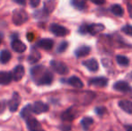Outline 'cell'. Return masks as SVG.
<instances>
[{
    "instance_id": "obj_1",
    "label": "cell",
    "mask_w": 132,
    "mask_h": 131,
    "mask_svg": "<svg viewBox=\"0 0 132 131\" xmlns=\"http://www.w3.org/2000/svg\"><path fill=\"white\" fill-rule=\"evenodd\" d=\"M31 77L40 85H48L53 81V75L50 70L46 69L44 66H38L31 70Z\"/></svg>"
},
{
    "instance_id": "obj_2",
    "label": "cell",
    "mask_w": 132,
    "mask_h": 131,
    "mask_svg": "<svg viewBox=\"0 0 132 131\" xmlns=\"http://www.w3.org/2000/svg\"><path fill=\"white\" fill-rule=\"evenodd\" d=\"M104 30V25L101 23H93L89 25H82L79 28V32L82 34L90 33L91 35H95Z\"/></svg>"
},
{
    "instance_id": "obj_3",
    "label": "cell",
    "mask_w": 132,
    "mask_h": 131,
    "mask_svg": "<svg viewBox=\"0 0 132 131\" xmlns=\"http://www.w3.org/2000/svg\"><path fill=\"white\" fill-rule=\"evenodd\" d=\"M28 14L23 9H17L13 14V23L15 25H22L28 21Z\"/></svg>"
},
{
    "instance_id": "obj_4",
    "label": "cell",
    "mask_w": 132,
    "mask_h": 131,
    "mask_svg": "<svg viewBox=\"0 0 132 131\" xmlns=\"http://www.w3.org/2000/svg\"><path fill=\"white\" fill-rule=\"evenodd\" d=\"M51 66L52 69L56 73L59 74V75H67L68 73V67L65 63L60 61H57V60H51Z\"/></svg>"
},
{
    "instance_id": "obj_5",
    "label": "cell",
    "mask_w": 132,
    "mask_h": 131,
    "mask_svg": "<svg viewBox=\"0 0 132 131\" xmlns=\"http://www.w3.org/2000/svg\"><path fill=\"white\" fill-rule=\"evenodd\" d=\"M51 32L53 33L54 35L57 37H64L69 33V31L66 28V27L62 26V25L57 24V23H52L50 27Z\"/></svg>"
},
{
    "instance_id": "obj_6",
    "label": "cell",
    "mask_w": 132,
    "mask_h": 131,
    "mask_svg": "<svg viewBox=\"0 0 132 131\" xmlns=\"http://www.w3.org/2000/svg\"><path fill=\"white\" fill-rule=\"evenodd\" d=\"M20 102H21V97H20V95L17 93H14L12 98L8 101V108L10 110V111L12 112L16 111L20 105Z\"/></svg>"
},
{
    "instance_id": "obj_7",
    "label": "cell",
    "mask_w": 132,
    "mask_h": 131,
    "mask_svg": "<svg viewBox=\"0 0 132 131\" xmlns=\"http://www.w3.org/2000/svg\"><path fill=\"white\" fill-rule=\"evenodd\" d=\"M113 88L116 91L121 92V93H129L132 91L131 86L129 85V83L125 82V81H118L113 84Z\"/></svg>"
},
{
    "instance_id": "obj_8",
    "label": "cell",
    "mask_w": 132,
    "mask_h": 131,
    "mask_svg": "<svg viewBox=\"0 0 132 131\" xmlns=\"http://www.w3.org/2000/svg\"><path fill=\"white\" fill-rule=\"evenodd\" d=\"M26 122L30 131H44L40 126V123L34 118L29 117L28 119H26Z\"/></svg>"
},
{
    "instance_id": "obj_9",
    "label": "cell",
    "mask_w": 132,
    "mask_h": 131,
    "mask_svg": "<svg viewBox=\"0 0 132 131\" xmlns=\"http://www.w3.org/2000/svg\"><path fill=\"white\" fill-rule=\"evenodd\" d=\"M31 107H32V112L36 114L43 113V112H47L49 110V106L42 101H36Z\"/></svg>"
},
{
    "instance_id": "obj_10",
    "label": "cell",
    "mask_w": 132,
    "mask_h": 131,
    "mask_svg": "<svg viewBox=\"0 0 132 131\" xmlns=\"http://www.w3.org/2000/svg\"><path fill=\"white\" fill-rule=\"evenodd\" d=\"M76 117H77V111H76L73 107L65 110L62 113V115H61V119L64 121H72L75 119Z\"/></svg>"
},
{
    "instance_id": "obj_11",
    "label": "cell",
    "mask_w": 132,
    "mask_h": 131,
    "mask_svg": "<svg viewBox=\"0 0 132 131\" xmlns=\"http://www.w3.org/2000/svg\"><path fill=\"white\" fill-rule=\"evenodd\" d=\"M89 84L90 85L98 86V87H105L108 84V79L106 77H94L89 80Z\"/></svg>"
},
{
    "instance_id": "obj_12",
    "label": "cell",
    "mask_w": 132,
    "mask_h": 131,
    "mask_svg": "<svg viewBox=\"0 0 132 131\" xmlns=\"http://www.w3.org/2000/svg\"><path fill=\"white\" fill-rule=\"evenodd\" d=\"M24 67L22 65H19L17 66H15L12 75H13V79H14L15 82H19L22 78L24 75Z\"/></svg>"
},
{
    "instance_id": "obj_13",
    "label": "cell",
    "mask_w": 132,
    "mask_h": 131,
    "mask_svg": "<svg viewBox=\"0 0 132 131\" xmlns=\"http://www.w3.org/2000/svg\"><path fill=\"white\" fill-rule=\"evenodd\" d=\"M12 49H14L15 52L23 53L26 50V45H25L23 41H21V40H14L12 41Z\"/></svg>"
},
{
    "instance_id": "obj_14",
    "label": "cell",
    "mask_w": 132,
    "mask_h": 131,
    "mask_svg": "<svg viewBox=\"0 0 132 131\" xmlns=\"http://www.w3.org/2000/svg\"><path fill=\"white\" fill-rule=\"evenodd\" d=\"M83 65L88 70H90L91 72H96L99 68L98 62L94 58H90V59L85 60V61L83 62Z\"/></svg>"
},
{
    "instance_id": "obj_15",
    "label": "cell",
    "mask_w": 132,
    "mask_h": 131,
    "mask_svg": "<svg viewBox=\"0 0 132 131\" xmlns=\"http://www.w3.org/2000/svg\"><path fill=\"white\" fill-rule=\"evenodd\" d=\"M37 45H38V47L42 48V49H45V50H51L53 48L54 42L51 39H42L38 42Z\"/></svg>"
},
{
    "instance_id": "obj_16",
    "label": "cell",
    "mask_w": 132,
    "mask_h": 131,
    "mask_svg": "<svg viewBox=\"0 0 132 131\" xmlns=\"http://www.w3.org/2000/svg\"><path fill=\"white\" fill-rule=\"evenodd\" d=\"M13 80V75L10 72H0V84L6 85L11 83Z\"/></svg>"
},
{
    "instance_id": "obj_17",
    "label": "cell",
    "mask_w": 132,
    "mask_h": 131,
    "mask_svg": "<svg viewBox=\"0 0 132 131\" xmlns=\"http://www.w3.org/2000/svg\"><path fill=\"white\" fill-rule=\"evenodd\" d=\"M119 106L125 112L132 114V101H128V100H121L119 101Z\"/></svg>"
},
{
    "instance_id": "obj_18",
    "label": "cell",
    "mask_w": 132,
    "mask_h": 131,
    "mask_svg": "<svg viewBox=\"0 0 132 131\" xmlns=\"http://www.w3.org/2000/svg\"><path fill=\"white\" fill-rule=\"evenodd\" d=\"M42 56H40V53L39 52L37 49H31V53H30V56L28 58V61L30 64H35L40 59Z\"/></svg>"
},
{
    "instance_id": "obj_19",
    "label": "cell",
    "mask_w": 132,
    "mask_h": 131,
    "mask_svg": "<svg viewBox=\"0 0 132 131\" xmlns=\"http://www.w3.org/2000/svg\"><path fill=\"white\" fill-rule=\"evenodd\" d=\"M91 51V48L88 46H81V47L77 48L75 51V54L77 58H82V57H85L86 55H88Z\"/></svg>"
},
{
    "instance_id": "obj_20",
    "label": "cell",
    "mask_w": 132,
    "mask_h": 131,
    "mask_svg": "<svg viewBox=\"0 0 132 131\" xmlns=\"http://www.w3.org/2000/svg\"><path fill=\"white\" fill-rule=\"evenodd\" d=\"M68 83L72 85L75 88H78V89H81V88L84 87V84L82 82V80L80 78H78L77 76H71L69 79L68 80Z\"/></svg>"
},
{
    "instance_id": "obj_21",
    "label": "cell",
    "mask_w": 132,
    "mask_h": 131,
    "mask_svg": "<svg viewBox=\"0 0 132 131\" xmlns=\"http://www.w3.org/2000/svg\"><path fill=\"white\" fill-rule=\"evenodd\" d=\"M11 58H12V55H11L10 51L7 50V49H4L0 52V62L2 64L8 63Z\"/></svg>"
},
{
    "instance_id": "obj_22",
    "label": "cell",
    "mask_w": 132,
    "mask_h": 131,
    "mask_svg": "<svg viewBox=\"0 0 132 131\" xmlns=\"http://www.w3.org/2000/svg\"><path fill=\"white\" fill-rule=\"evenodd\" d=\"M93 123H94V119L90 117H85L81 120L82 128H83V129L85 131H87L89 128H90V127L93 125Z\"/></svg>"
},
{
    "instance_id": "obj_23",
    "label": "cell",
    "mask_w": 132,
    "mask_h": 131,
    "mask_svg": "<svg viewBox=\"0 0 132 131\" xmlns=\"http://www.w3.org/2000/svg\"><path fill=\"white\" fill-rule=\"evenodd\" d=\"M111 11L114 15L116 16H122L124 14V10L120 5H113L111 7Z\"/></svg>"
},
{
    "instance_id": "obj_24",
    "label": "cell",
    "mask_w": 132,
    "mask_h": 131,
    "mask_svg": "<svg viewBox=\"0 0 132 131\" xmlns=\"http://www.w3.org/2000/svg\"><path fill=\"white\" fill-rule=\"evenodd\" d=\"M56 0H44V10L50 14L52 12L54 7H55Z\"/></svg>"
},
{
    "instance_id": "obj_25",
    "label": "cell",
    "mask_w": 132,
    "mask_h": 131,
    "mask_svg": "<svg viewBox=\"0 0 132 131\" xmlns=\"http://www.w3.org/2000/svg\"><path fill=\"white\" fill-rule=\"evenodd\" d=\"M31 112H32V107H31V105H26V106L24 107V108L21 111V116L23 118V119H28L29 117H31Z\"/></svg>"
},
{
    "instance_id": "obj_26",
    "label": "cell",
    "mask_w": 132,
    "mask_h": 131,
    "mask_svg": "<svg viewBox=\"0 0 132 131\" xmlns=\"http://www.w3.org/2000/svg\"><path fill=\"white\" fill-rule=\"evenodd\" d=\"M116 60H117V63L121 66H129V58L125 56H122V55H119V56H117Z\"/></svg>"
},
{
    "instance_id": "obj_27",
    "label": "cell",
    "mask_w": 132,
    "mask_h": 131,
    "mask_svg": "<svg viewBox=\"0 0 132 131\" xmlns=\"http://www.w3.org/2000/svg\"><path fill=\"white\" fill-rule=\"evenodd\" d=\"M72 5L76 7V8L79 9V10H83L85 7V4L84 1H81V0H72L71 1Z\"/></svg>"
},
{
    "instance_id": "obj_28",
    "label": "cell",
    "mask_w": 132,
    "mask_h": 131,
    "mask_svg": "<svg viewBox=\"0 0 132 131\" xmlns=\"http://www.w3.org/2000/svg\"><path fill=\"white\" fill-rule=\"evenodd\" d=\"M68 42H67V41L61 42V43L59 44V47H57V51L59 53H63L64 51H66L67 49H68Z\"/></svg>"
},
{
    "instance_id": "obj_29",
    "label": "cell",
    "mask_w": 132,
    "mask_h": 131,
    "mask_svg": "<svg viewBox=\"0 0 132 131\" xmlns=\"http://www.w3.org/2000/svg\"><path fill=\"white\" fill-rule=\"evenodd\" d=\"M121 31L125 33V34L132 37V26L131 25H129V24L125 25V26H123L121 28Z\"/></svg>"
},
{
    "instance_id": "obj_30",
    "label": "cell",
    "mask_w": 132,
    "mask_h": 131,
    "mask_svg": "<svg viewBox=\"0 0 132 131\" xmlns=\"http://www.w3.org/2000/svg\"><path fill=\"white\" fill-rule=\"evenodd\" d=\"M106 109L104 107H96L95 108V113L98 114L99 116H103L105 113Z\"/></svg>"
},
{
    "instance_id": "obj_31",
    "label": "cell",
    "mask_w": 132,
    "mask_h": 131,
    "mask_svg": "<svg viewBox=\"0 0 132 131\" xmlns=\"http://www.w3.org/2000/svg\"><path fill=\"white\" fill-rule=\"evenodd\" d=\"M29 3L31 5V6L32 7H37L40 3V0H29Z\"/></svg>"
},
{
    "instance_id": "obj_32",
    "label": "cell",
    "mask_w": 132,
    "mask_h": 131,
    "mask_svg": "<svg viewBox=\"0 0 132 131\" xmlns=\"http://www.w3.org/2000/svg\"><path fill=\"white\" fill-rule=\"evenodd\" d=\"M91 2H93L94 4L95 5H102L105 3V0H90Z\"/></svg>"
},
{
    "instance_id": "obj_33",
    "label": "cell",
    "mask_w": 132,
    "mask_h": 131,
    "mask_svg": "<svg viewBox=\"0 0 132 131\" xmlns=\"http://www.w3.org/2000/svg\"><path fill=\"white\" fill-rule=\"evenodd\" d=\"M5 109V103L4 101H0V113L4 112Z\"/></svg>"
},
{
    "instance_id": "obj_34",
    "label": "cell",
    "mask_w": 132,
    "mask_h": 131,
    "mask_svg": "<svg viewBox=\"0 0 132 131\" xmlns=\"http://www.w3.org/2000/svg\"><path fill=\"white\" fill-rule=\"evenodd\" d=\"M128 11H129V16L132 18V5L130 3H128Z\"/></svg>"
},
{
    "instance_id": "obj_35",
    "label": "cell",
    "mask_w": 132,
    "mask_h": 131,
    "mask_svg": "<svg viewBox=\"0 0 132 131\" xmlns=\"http://www.w3.org/2000/svg\"><path fill=\"white\" fill-rule=\"evenodd\" d=\"M15 3H17V4H19V5H25V2H26V0H14Z\"/></svg>"
},
{
    "instance_id": "obj_36",
    "label": "cell",
    "mask_w": 132,
    "mask_h": 131,
    "mask_svg": "<svg viewBox=\"0 0 132 131\" xmlns=\"http://www.w3.org/2000/svg\"><path fill=\"white\" fill-rule=\"evenodd\" d=\"M125 129L126 131H132V126H130V125H126Z\"/></svg>"
},
{
    "instance_id": "obj_37",
    "label": "cell",
    "mask_w": 132,
    "mask_h": 131,
    "mask_svg": "<svg viewBox=\"0 0 132 131\" xmlns=\"http://www.w3.org/2000/svg\"><path fill=\"white\" fill-rule=\"evenodd\" d=\"M0 43H1V40H0Z\"/></svg>"
},
{
    "instance_id": "obj_38",
    "label": "cell",
    "mask_w": 132,
    "mask_h": 131,
    "mask_svg": "<svg viewBox=\"0 0 132 131\" xmlns=\"http://www.w3.org/2000/svg\"><path fill=\"white\" fill-rule=\"evenodd\" d=\"M110 131H112V130H110Z\"/></svg>"
}]
</instances>
